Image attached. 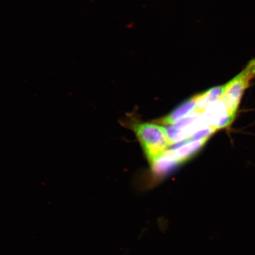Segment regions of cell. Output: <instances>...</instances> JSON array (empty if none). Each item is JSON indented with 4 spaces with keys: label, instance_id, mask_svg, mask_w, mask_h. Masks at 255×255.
<instances>
[{
    "label": "cell",
    "instance_id": "cell-1",
    "mask_svg": "<svg viewBox=\"0 0 255 255\" xmlns=\"http://www.w3.org/2000/svg\"><path fill=\"white\" fill-rule=\"evenodd\" d=\"M132 128L150 165L173 145L164 127L155 124L135 123Z\"/></svg>",
    "mask_w": 255,
    "mask_h": 255
},
{
    "label": "cell",
    "instance_id": "cell-2",
    "mask_svg": "<svg viewBox=\"0 0 255 255\" xmlns=\"http://www.w3.org/2000/svg\"><path fill=\"white\" fill-rule=\"evenodd\" d=\"M255 77V58H254L238 75L226 84L225 91L221 100L232 121L235 119L245 91Z\"/></svg>",
    "mask_w": 255,
    "mask_h": 255
},
{
    "label": "cell",
    "instance_id": "cell-3",
    "mask_svg": "<svg viewBox=\"0 0 255 255\" xmlns=\"http://www.w3.org/2000/svg\"><path fill=\"white\" fill-rule=\"evenodd\" d=\"M203 117L207 125L217 130L228 127L233 122L221 99L208 105L203 112Z\"/></svg>",
    "mask_w": 255,
    "mask_h": 255
},
{
    "label": "cell",
    "instance_id": "cell-4",
    "mask_svg": "<svg viewBox=\"0 0 255 255\" xmlns=\"http://www.w3.org/2000/svg\"><path fill=\"white\" fill-rule=\"evenodd\" d=\"M208 139L209 138L187 140L171 149V151L180 164L189 160L191 157L195 155L205 145Z\"/></svg>",
    "mask_w": 255,
    "mask_h": 255
},
{
    "label": "cell",
    "instance_id": "cell-5",
    "mask_svg": "<svg viewBox=\"0 0 255 255\" xmlns=\"http://www.w3.org/2000/svg\"><path fill=\"white\" fill-rule=\"evenodd\" d=\"M196 95L189 99L172 111L170 114L158 121V124L165 126H171L178 121L193 113L196 110Z\"/></svg>",
    "mask_w": 255,
    "mask_h": 255
},
{
    "label": "cell",
    "instance_id": "cell-6",
    "mask_svg": "<svg viewBox=\"0 0 255 255\" xmlns=\"http://www.w3.org/2000/svg\"><path fill=\"white\" fill-rule=\"evenodd\" d=\"M178 164L180 163L175 159L171 149H167L152 162L151 166L153 173L161 177L170 173Z\"/></svg>",
    "mask_w": 255,
    "mask_h": 255
},
{
    "label": "cell",
    "instance_id": "cell-7",
    "mask_svg": "<svg viewBox=\"0 0 255 255\" xmlns=\"http://www.w3.org/2000/svg\"><path fill=\"white\" fill-rule=\"evenodd\" d=\"M225 88L226 84L210 89L202 94L197 95L196 111L203 113L208 105L221 98Z\"/></svg>",
    "mask_w": 255,
    "mask_h": 255
}]
</instances>
